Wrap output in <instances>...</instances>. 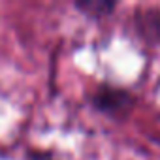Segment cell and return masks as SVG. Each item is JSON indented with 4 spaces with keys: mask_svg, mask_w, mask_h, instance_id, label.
<instances>
[{
    "mask_svg": "<svg viewBox=\"0 0 160 160\" xmlns=\"http://www.w3.org/2000/svg\"><path fill=\"white\" fill-rule=\"evenodd\" d=\"M94 104L98 109L102 111H108V113H113V115H119L122 111H126L132 104V96L121 89H108V87H102L98 89L96 96H94Z\"/></svg>",
    "mask_w": 160,
    "mask_h": 160,
    "instance_id": "cell-1",
    "label": "cell"
},
{
    "mask_svg": "<svg viewBox=\"0 0 160 160\" xmlns=\"http://www.w3.org/2000/svg\"><path fill=\"white\" fill-rule=\"evenodd\" d=\"M36 160H51V158H49V156H43V154H38Z\"/></svg>",
    "mask_w": 160,
    "mask_h": 160,
    "instance_id": "cell-3",
    "label": "cell"
},
{
    "mask_svg": "<svg viewBox=\"0 0 160 160\" xmlns=\"http://www.w3.org/2000/svg\"><path fill=\"white\" fill-rule=\"evenodd\" d=\"M75 6L81 10V12L92 15V17H102V15H106L108 12H111L115 8L111 2H79Z\"/></svg>",
    "mask_w": 160,
    "mask_h": 160,
    "instance_id": "cell-2",
    "label": "cell"
}]
</instances>
